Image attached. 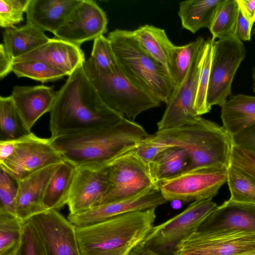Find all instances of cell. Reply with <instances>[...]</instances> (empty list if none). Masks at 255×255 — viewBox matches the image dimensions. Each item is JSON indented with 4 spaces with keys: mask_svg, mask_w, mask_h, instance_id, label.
Listing matches in <instances>:
<instances>
[{
    "mask_svg": "<svg viewBox=\"0 0 255 255\" xmlns=\"http://www.w3.org/2000/svg\"><path fill=\"white\" fill-rule=\"evenodd\" d=\"M62 163V162H61ZM61 163L49 165L17 181L16 215L22 221L47 210L43 198L48 182Z\"/></svg>",
    "mask_w": 255,
    "mask_h": 255,
    "instance_id": "obj_20",
    "label": "cell"
},
{
    "mask_svg": "<svg viewBox=\"0 0 255 255\" xmlns=\"http://www.w3.org/2000/svg\"><path fill=\"white\" fill-rule=\"evenodd\" d=\"M253 34H255V26L253 30Z\"/></svg>",
    "mask_w": 255,
    "mask_h": 255,
    "instance_id": "obj_50",
    "label": "cell"
},
{
    "mask_svg": "<svg viewBox=\"0 0 255 255\" xmlns=\"http://www.w3.org/2000/svg\"><path fill=\"white\" fill-rule=\"evenodd\" d=\"M234 145L255 152V124L232 136Z\"/></svg>",
    "mask_w": 255,
    "mask_h": 255,
    "instance_id": "obj_42",
    "label": "cell"
},
{
    "mask_svg": "<svg viewBox=\"0 0 255 255\" xmlns=\"http://www.w3.org/2000/svg\"><path fill=\"white\" fill-rule=\"evenodd\" d=\"M109 184V167L77 168L67 203L70 214L85 212L95 207Z\"/></svg>",
    "mask_w": 255,
    "mask_h": 255,
    "instance_id": "obj_17",
    "label": "cell"
},
{
    "mask_svg": "<svg viewBox=\"0 0 255 255\" xmlns=\"http://www.w3.org/2000/svg\"><path fill=\"white\" fill-rule=\"evenodd\" d=\"M212 39L207 40L206 51L199 75L194 108L198 116L209 113L206 105V97L209 81L212 59Z\"/></svg>",
    "mask_w": 255,
    "mask_h": 255,
    "instance_id": "obj_36",
    "label": "cell"
},
{
    "mask_svg": "<svg viewBox=\"0 0 255 255\" xmlns=\"http://www.w3.org/2000/svg\"><path fill=\"white\" fill-rule=\"evenodd\" d=\"M84 67L105 105L128 119L142 112L158 107L161 102L130 82L120 69L112 74L97 71L88 61Z\"/></svg>",
    "mask_w": 255,
    "mask_h": 255,
    "instance_id": "obj_6",
    "label": "cell"
},
{
    "mask_svg": "<svg viewBox=\"0 0 255 255\" xmlns=\"http://www.w3.org/2000/svg\"><path fill=\"white\" fill-rule=\"evenodd\" d=\"M221 107L222 126L231 135L255 124V96L238 94Z\"/></svg>",
    "mask_w": 255,
    "mask_h": 255,
    "instance_id": "obj_23",
    "label": "cell"
},
{
    "mask_svg": "<svg viewBox=\"0 0 255 255\" xmlns=\"http://www.w3.org/2000/svg\"><path fill=\"white\" fill-rule=\"evenodd\" d=\"M30 0H0V25L4 28L15 26L23 20Z\"/></svg>",
    "mask_w": 255,
    "mask_h": 255,
    "instance_id": "obj_37",
    "label": "cell"
},
{
    "mask_svg": "<svg viewBox=\"0 0 255 255\" xmlns=\"http://www.w3.org/2000/svg\"><path fill=\"white\" fill-rule=\"evenodd\" d=\"M23 221L0 210V255H14L21 240Z\"/></svg>",
    "mask_w": 255,
    "mask_h": 255,
    "instance_id": "obj_30",
    "label": "cell"
},
{
    "mask_svg": "<svg viewBox=\"0 0 255 255\" xmlns=\"http://www.w3.org/2000/svg\"><path fill=\"white\" fill-rule=\"evenodd\" d=\"M107 37L124 76L146 93L167 104L178 87L168 70L141 48L131 30L117 29Z\"/></svg>",
    "mask_w": 255,
    "mask_h": 255,
    "instance_id": "obj_5",
    "label": "cell"
},
{
    "mask_svg": "<svg viewBox=\"0 0 255 255\" xmlns=\"http://www.w3.org/2000/svg\"><path fill=\"white\" fill-rule=\"evenodd\" d=\"M128 255H162L145 246L142 242L135 246Z\"/></svg>",
    "mask_w": 255,
    "mask_h": 255,
    "instance_id": "obj_47",
    "label": "cell"
},
{
    "mask_svg": "<svg viewBox=\"0 0 255 255\" xmlns=\"http://www.w3.org/2000/svg\"><path fill=\"white\" fill-rule=\"evenodd\" d=\"M36 61L53 66L69 76L83 66L86 60L80 48L66 41L50 38L44 44L13 60V62Z\"/></svg>",
    "mask_w": 255,
    "mask_h": 255,
    "instance_id": "obj_18",
    "label": "cell"
},
{
    "mask_svg": "<svg viewBox=\"0 0 255 255\" xmlns=\"http://www.w3.org/2000/svg\"><path fill=\"white\" fill-rule=\"evenodd\" d=\"M81 0H30L27 23L54 34L65 23Z\"/></svg>",
    "mask_w": 255,
    "mask_h": 255,
    "instance_id": "obj_22",
    "label": "cell"
},
{
    "mask_svg": "<svg viewBox=\"0 0 255 255\" xmlns=\"http://www.w3.org/2000/svg\"><path fill=\"white\" fill-rule=\"evenodd\" d=\"M108 19L105 11L92 0H81L55 37L76 45L94 40L107 30Z\"/></svg>",
    "mask_w": 255,
    "mask_h": 255,
    "instance_id": "obj_15",
    "label": "cell"
},
{
    "mask_svg": "<svg viewBox=\"0 0 255 255\" xmlns=\"http://www.w3.org/2000/svg\"><path fill=\"white\" fill-rule=\"evenodd\" d=\"M227 167H202L185 171L159 183L167 201L184 202L212 199L227 181Z\"/></svg>",
    "mask_w": 255,
    "mask_h": 255,
    "instance_id": "obj_9",
    "label": "cell"
},
{
    "mask_svg": "<svg viewBox=\"0 0 255 255\" xmlns=\"http://www.w3.org/2000/svg\"><path fill=\"white\" fill-rule=\"evenodd\" d=\"M28 220L37 231L46 255H81L75 226L57 210H47Z\"/></svg>",
    "mask_w": 255,
    "mask_h": 255,
    "instance_id": "obj_14",
    "label": "cell"
},
{
    "mask_svg": "<svg viewBox=\"0 0 255 255\" xmlns=\"http://www.w3.org/2000/svg\"><path fill=\"white\" fill-rule=\"evenodd\" d=\"M155 209L130 212L95 224L75 226L80 255H128L154 226Z\"/></svg>",
    "mask_w": 255,
    "mask_h": 255,
    "instance_id": "obj_3",
    "label": "cell"
},
{
    "mask_svg": "<svg viewBox=\"0 0 255 255\" xmlns=\"http://www.w3.org/2000/svg\"><path fill=\"white\" fill-rule=\"evenodd\" d=\"M230 165L242 170L255 180V152L234 145Z\"/></svg>",
    "mask_w": 255,
    "mask_h": 255,
    "instance_id": "obj_40",
    "label": "cell"
},
{
    "mask_svg": "<svg viewBox=\"0 0 255 255\" xmlns=\"http://www.w3.org/2000/svg\"><path fill=\"white\" fill-rule=\"evenodd\" d=\"M253 24L243 14L239 9V12L236 21L233 34L241 41H250Z\"/></svg>",
    "mask_w": 255,
    "mask_h": 255,
    "instance_id": "obj_43",
    "label": "cell"
},
{
    "mask_svg": "<svg viewBox=\"0 0 255 255\" xmlns=\"http://www.w3.org/2000/svg\"><path fill=\"white\" fill-rule=\"evenodd\" d=\"M167 202L159 189L150 188L132 197L96 206L80 214H69L67 219L76 227L87 226L125 213L156 209Z\"/></svg>",
    "mask_w": 255,
    "mask_h": 255,
    "instance_id": "obj_16",
    "label": "cell"
},
{
    "mask_svg": "<svg viewBox=\"0 0 255 255\" xmlns=\"http://www.w3.org/2000/svg\"><path fill=\"white\" fill-rule=\"evenodd\" d=\"M50 38L44 32L29 23L6 28L3 33V45L15 59L44 44Z\"/></svg>",
    "mask_w": 255,
    "mask_h": 255,
    "instance_id": "obj_25",
    "label": "cell"
},
{
    "mask_svg": "<svg viewBox=\"0 0 255 255\" xmlns=\"http://www.w3.org/2000/svg\"><path fill=\"white\" fill-rule=\"evenodd\" d=\"M133 148L108 166L109 187L95 207L124 200L150 188L159 189L148 165L136 155Z\"/></svg>",
    "mask_w": 255,
    "mask_h": 255,
    "instance_id": "obj_10",
    "label": "cell"
},
{
    "mask_svg": "<svg viewBox=\"0 0 255 255\" xmlns=\"http://www.w3.org/2000/svg\"><path fill=\"white\" fill-rule=\"evenodd\" d=\"M252 75H253V80H254V92L255 93V67L254 68Z\"/></svg>",
    "mask_w": 255,
    "mask_h": 255,
    "instance_id": "obj_49",
    "label": "cell"
},
{
    "mask_svg": "<svg viewBox=\"0 0 255 255\" xmlns=\"http://www.w3.org/2000/svg\"><path fill=\"white\" fill-rule=\"evenodd\" d=\"M196 230L207 233H255V206L227 200L218 206Z\"/></svg>",
    "mask_w": 255,
    "mask_h": 255,
    "instance_id": "obj_19",
    "label": "cell"
},
{
    "mask_svg": "<svg viewBox=\"0 0 255 255\" xmlns=\"http://www.w3.org/2000/svg\"><path fill=\"white\" fill-rule=\"evenodd\" d=\"M131 31L141 48L170 73L171 54L175 45L168 38L165 30L145 24Z\"/></svg>",
    "mask_w": 255,
    "mask_h": 255,
    "instance_id": "obj_24",
    "label": "cell"
},
{
    "mask_svg": "<svg viewBox=\"0 0 255 255\" xmlns=\"http://www.w3.org/2000/svg\"><path fill=\"white\" fill-rule=\"evenodd\" d=\"M77 168L64 161L55 171L47 186L43 198L46 210H59L67 204Z\"/></svg>",
    "mask_w": 255,
    "mask_h": 255,
    "instance_id": "obj_28",
    "label": "cell"
},
{
    "mask_svg": "<svg viewBox=\"0 0 255 255\" xmlns=\"http://www.w3.org/2000/svg\"><path fill=\"white\" fill-rule=\"evenodd\" d=\"M15 140H0V162L8 157L12 152Z\"/></svg>",
    "mask_w": 255,
    "mask_h": 255,
    "instance_id": "obj_46",
    "label": "cell"
},
{
    "mask_svg": "<svg viewBox=\"0 0 255 255\" xmlns=\"http://www.w3.org/2000/svg\"><path fill=\"white\" fill-rule=\"evenodd\" d=\"M236 255H255V249L241 253Z\"/></svg>",
    "mask_w": 255,
    "mask_h": 255,
    "instance_id": "obj_48",
    "label": "cell"
},
{
    "mask_svg": "<svg viewBox=\"0 0 255 255\" xmlns=\"http://www.w3.org/2000/svg\"><path fill=\"white\" fill-rule=\"evenodd\" d=\"M207 46V40L195 55L183 81L166 104L163 116L157 123L158 130L182 127L198 121L201 116L194 105L198 80Z\"/></svg>",
    "mask_w": 255,
    "mask_h": 255,
    "instance_id": "obj_12",
    "label": "cell"
},
{
    "mask_svg": "<svg viewBox=\"0 0 255 255\" xmlns=\"http://www.w3.org/2000/svg\"><path fill=\"white\" fill-rule=\"evenodd\" d=\"M17 192V181L0 168V210L16 215Z\"/></svg>",
    "mask_w": 255,
    "mask_h": 255,
    "instance_id": "obj_39",
    "label": "cell"
},
{
    "mask_svg": "<svg viewBox=\"0 0 255 255\" xmlns=\"http://www.w3.org/2000/svg\"><path fill=\"white\" fill-rule=\"evenodd\" d=\"M13 58L6 51L3 43L0 45V79L1 80L12 72Z\"/></svg>",
    "mask_w": 255,
    "mask_h": 255,
    "instance_id": "obj_44",
    "label": "cell"
},
{
    "mask_svg": "<svg viewBox=\"0 0 255 255\" xmlns=\"http://www.w3.org/2000/svg\"><path fill=\"white\" fill-rule=\"evenodd\" d=\"M148 135L141 125L124 117L110 127L50 138L65 161L76 168L97 169L108 166Z\"/></svg>",
    "mask_w": 255,
    "mask_h": 255,
    "instance_id": "obj_2",
    "label": "cell"
},
{
    "mask_svg": "<svg viewBox=\"0 0 255 255\" xmlns=\"http://www.w3.org/2000/svg\"><path fill=\"white\" fill-rule=\"evenodd\" d=\"M87 60L102 73L112 74L119 69L111 42L104 35L94 40L91 56Z\"/></svg>",
    "mask_w": 255,
    "mask_h": 255,
    "instance_id": "obj_34",
    "label": "cell"
},
{
    "mask_svg": "<svg viewBox=\"0 0 255 255\" xmlns=\"http://www.w3.org/2000/svg\"><path fill=\"white\" fill-rule=\"evenodd\" d=\"M212 199L192 202L184 211L153 226L142 243L162 255H173L176 247L217 209Z\"/></svg>",
    "mask_w": 255,
    "mask_h": 255,
    "instance_id": "obj_7",
    "label": "cell"
},
{
    "mask_svg": "<svg viewBox=\"0 0 255 255\" xmlns=\"http://www.w3.org/2000/svg\"><path fill=\"white\" fill-rule=\"evenodd\" d=\"M11 96L0 97V140H16L30 133Z\"/></svg>",
    "mask_w": 255,
    "mask_h": 255,
    "instance_id": "obj_29",
    "label": "cell"
},
{
    "mask_svg": "<svg viewBox=\"0 0 255 255\" xmlns=\"http://www.w3.org/2000/svg\"><path fill=\"white\" fill-rule=\"evenodd\" d=\"M206 40L198 37L182 46H175L171 54L170 74L178 86L185 77L199 48Z\"/></svg>",
    "mask_w": 255,
    "mask_h": 255,
    "instance_id": "obj_32",
    "label": "cell"
},
{
    "mask_svg": "<svg viewBox=\"0 0 255 255\" xmlns=\"http://www.w3.org/2000/svg\"><path fill=\"white\" fill-rule=\"evenodd\" d=\"M56 93L51 87L45 85L15 86L10 95L27 129H31L38 120L50 112Z\"/></svg>",
    "mask_w": 255,
    "mask_h": 255,
    "instance_id": "obj_21",
    "label": "cell"
},
{
    "mask_svg": "<svg viewBox=\"0 0 255 255\" xmlns=\"http://www.w3.org/2000/svg\"><path fill=\"white\" fill-rule=\"evenodd\" d=\"M239 9L253 24L255 22V0H237Z\"/></svg>",
    "mask_w": 255,
    "mask_h": 255,
    "instance_id": "obj_45",
    "label": "cell"
},
{
    "mask_svg": "<svg viewBox=\"0 0 255 255\" xmlns=\"http://www.w3.org/2000/svg\"><path fill=\"white\" fill-rule=\"evenodd\" d=\"M148 137L167 146L184 149L191 159L190 169L230 165L232 135L223 126L201 117L195 123L157 130Z\"/></svg>",
    "mask_w": 255,
    "mask_h": 255,
    "instance_id": "obj_4",
    "label": "cell"
},
{
    "mask_svg": "<svg viewBox=\"0 0 255 255\" xmlns=\"http://www.w3.org/2000/svg\"><path fill=\"white\" fill-rule=\"evenodd\" d=\"M148 136L138 142L133 150L141 160L149 165L161 151L169 146L153 141Z\"/></svg>",
    "mask_w": 255,
    "mask_h": 255,
    "instance_id": "obj_41",
    "label": "cell"
},
{
    "mask_svg": "<svg viewBox=\"0 0 255 255\" xmlns=\"http://www.w3.org/2000/svg\"><path fill=\"white\" fill-rule=\"evenodd\" d=\"M64 161L51 138H41L31 132L15 140L12 152L0 162V168L20 181L43 168Z\"/></svg>",
    "mask_w": 255,
    "mask_h": 255,
    "instance_id": "obj_11",
    "label": "cell"
},
{
    "mask_svg": "<svg viewBox=\"0 0 255 255\" xmlns=\"http://www.w3.org/2000/svg\"><path fill=\"white\" fill-rule=\"evenodd\" d=\"M223 0H187L179 3L178 14L183 28L195 33L211 27L218 8Z\"/></svg>",
    "mask_w": 255,
    "mask_h": 255,
    "instance_id": "obj_26",
    "label": "cell"
},
{
    "mask_svg": "<svg viewBox=\"0 0 255 255\" xmlns=\"http://www.w3.org/2000/svg\"><path fill=\"white\" fill-rule=\"evenodd\" d=\"M230 201L255 206V180L242 170L230 165L227 169Z\"/></svg>",
    "mask_w": 255,
    "mask_h": 255,
    "instance_id": "obj_31",
    "label": "cell"
},
{
    "mask_svg": "<svg viewBox=\"0 0 255 255\" xmlns=\"http://www.w3.org/2000/svg\"><path fill=\"white\" fill-rule=\"evenodd\" d=\"M255 249V233L194 231L177 245L173 255H236Z\"/></svg>",
    "mask_w": 255,
    "mask_h": 255,
    "instance_id": "obj_13",
    "label": "cell"
},
{
    "mask_svg": "<svg viewBox=\"0 0 255 255\" xmlns=\"http://www.w3.org/2000/svg\"><path fill=\"white\" fill-rule=\"evenodd\" d=\"M191 161L187 151L177 146H169L161 151L148 165L151 175L159 183L190 169Z\"/></svg>",
    "mask_w": 255,
    "mask_h": 255,
    "instance_id": "obj_27",
    "label": "cell"
},
{
    "mask_svg": "<svg viewBox=\"0 0 255 255\" xmlns=\"http://www.w3.org/2000/svg\"><path fill=\"white\" fill-rule=\"evenodd\" d=\"M239 12L237 0H223L219 5L210 31L212 39H223L233 35V31Z\"/></svg>",
    "mask_w": 255,
    "mask_h": 255,
    "instance_id": "obj_33",
    "label": "cell"
},
{
    "mask_svg": "<svg viewBox=\"0 0 255 255\" xmlns=\"http://www.w3.org/2000/svg\"><path fill=\"white\" fill-rule=\"evenodd\" d=\"M49 113L51 138L110 127L125 117L105 105L84 65L56 91Z\"/></svg>",
    "mask_w": 255,
    "mask_h": 255,
    "instance_id": "obj_1",
    "label": "cell"
},
{
    "mask_svg": "<svg viewBox=\"0 0 255 255\" xmlns=\"http://www.w3.org/2000/svg\"><path fill=\"white\" fill-rule=\"evenodd\" d=\"M14 255H46L42 242L29 220L23 221L21 240Z\"/></svg>",
    "mask_w": 255,
    "mask_h": 255,
    "instance_id": "obj_38",
    "label": "cell"
},
{
    "mask_svg": "<svg viewBox=\"0 0 255 255\" xmlns=\"http://www.w3.org/2000/svg\"><path fill=\"white\" fill-rule=\"evenodd\" d=\"M12 72L18 78H29L42 83L54 81L66 76L59 69L36 61L13 63Z\"/></svg>",
    "mask_w": 255,
    "mask_h": 255,
    "instance_id": "obj_35",
    "label": "cell"
},
{
    "mask_svg": "<svg viewBox=\"0 0 255 255\" xmlns=\"http://www.w3.org/2000/svg\"></svg>",
    "mask_w": 255,
    "mask_h": 255,
    "instance_id": "obj_51",
    "label": "cell"
},
{
    "mask_svg": "<svg viewBox=\"0 0 255 255\" xmlns=\"http://www.w3.org/2000/svg\"><path fill=\"white\" fill-rule=\"evenodd\" d=\"M246 53L242 41L234 35L218 40L212 39V59L206 97L209 112L213 106L222 107L227 101L232 94L233 79L246 57Z\"/></svg>",
    "mask_w": 255,
    "mask_h": 255,
    "instance_id": "obj_8",
    "label": "cell"
}]
</instances>
